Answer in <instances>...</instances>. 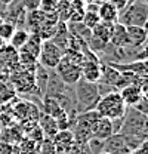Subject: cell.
Masks as SVG:
<instances>
[{"label": "cell", "instance_id": "32", "mask_svg": "<svg viewBox=\"0 0 148 154\" xmlns=\"http://www.w3.org/2000/svg\"><path fill=\"white\" fill-rule=\"evenodd\" d=\"M130 154H141V153H139L138 150H135V151H132V153H130Z\"/></svg>", "mask_w": 148, "mask_h": 154}, {"label": "cell", "instance_id": "14", "mask_svg": "<svg viewBox=\"0 0 148 154\" xmlns=\"http://www.w3.org/2000/svg\"><path fill=\"white\" fill-rule=\"evenodd\" d=\"M98 15L102 22L117 24L119 22V11L111 2H104L98 8Z\"/></svg>", "mask_w": 148, "mask_h": 154}, {"label": "cell", "instance_id": "5", "mask_svg": "<svg viewBox=\"0 0 148 154\" xmlns=\"http://www.w3.org/2000/svg\"><path fill=\"white\" fill-rule=\"evenodd\" d=\"M148 18V3L145 0H132L129 5L119 14V24L129 27L138 25L142 27V24Z\"/></svg>", "mask_w": 148, "mask_h": 154}, {"label": "cell", "instance_id": "36", "mask_svg": "<svg viewBox=\"0 0 148 154\" xmlns=\"http://www.w3.org/2000/svg\"><path fill=\"white\" fill-rule=\"evenodd\" d=\"M0 132H2V129H0Z\"/></svg>", "mask_w": 148, "mask_h": 154}, {"label": "cell", "instance_id": "20", "mask_svg": "<svg viewBox=\"0 0 148 154\" xmlns=\"http://www.w3.org/2000/svg\"><path fill=\"white\" fill-rule=\"evenodd\" d=\"M99 22H101V18H99V15H98V11L86 9V12H85V15H83V19H82V24H83L85 27H88L89 30H92Z\"/></svg>", "mask_w": 148, "mask_h": 154}, {"label": "cell", "instance_id": "4", "mask_svg": "<svg viewBox=\"0 0 148 154\" xmlns=\"http://www.w3.org/2000/svg\"><path fill=\"white\" fill-rule=\"evenodd\" d=\"M126 108L128 107L123 102L120 94L119 92H113V94L101 96V99H99V102H98L95 110L101 117L116 120V119H122L125 116Z\"/></svg>", "mask_w": 148, "mask_h": 154}, {"label": "cell", "instance_id": "9", "mask_svg": "<svg viewBox=\"0 0 148 154\" xmlns=\"http://www.w3.org/2000/svg\"><path fill=\"white\" fill-rule=\"evenodd\" d=\"M110 45L113 48H117V49H128V48H130L128 31H126L125 25H122L119 22L114 24L113 34H111V38H110Z\"/></svg>", "mask_w": 148, "mask_h": 154}, {"label": "cell", "instance_id": "17", "mask_svg": "<svg viewBox=\"0 0 148 154\" xmlns=\"http://www.w3.org/2000/svg\"><path fill=\"white\" fill-rule=\"evenodd\" d=\"M30 34H31V33H30L28 30H25V28H17L15 33H14V36H12L11 40H9V46H12L15 51L22 49L24 45L28 42Z\"/></svg>", "mask_w": 148, "mask_h": 154}, {"label": "cell", "instance_id": "11", "mask_svg": "<svg viewBox=\"0 0 148 154\" xmlns=\"http://www.w3.org/2000/svg\"><path fill=\"white\" fill-rule=\"evenodd\" d=\"M126 31H128V37H129V43L130 48L133 49H139L141 46H144L148 40V33L142 28V27H138V25H129L126 27Z\"/></svg>", "mask_w": 148, "mask_h": 154}, {"label": "cell", "instance_id": "6", "mask_svg": "<svg viewBox=\"0 0 148 154\" xmlns=\"http://www.w3.org/2000/svg\"><path fill=\"white\" fill-rule=\"evenodd\" d=\"M64 52L65 51H62L52 40H43L42 46H40V54H39L37 62L48 70H55L58 62L64 57Z\"/></svg>", "mask_w": 148, "mask_h": 154}, {"label": "cell", "instance_id": "13", "mask_svg": "<svg viewBox=\"0 0 148 154\" xmlns=\"http://www.w3.org/2000/svg\"><path fill=\"white\" fill-rule=\"evenodd\" d=\"M119 94L122 96L123 102L126 104V107H135L136 102L144 96L142 92H141L139 85H130V86H126V88H123L122 91H119Z\"/></svg>", "mask_w": 148, "mask_h": 154}, {"label": "cell", "instance_id": "28", "mask_svg": "<svg viewBox=\"0 0 148 154\" xmlns=\"http://www.w3.org/2000/svg\"><path fill=\"white\" fill-rule=\"evenodd\" d=\"M142 28H144V30H145V31H147V33H148V18L145 19V22L142 24Z\"/></svg>", "mask_w": 148, "mask_h": 154}, {"label": "cell", "instance_id": "21", "mask_svg": "<svg viewBox=\"0 0 148 154\" xmlns=\"http://www.w3.org/2000/svg\"><path fill=\"white\" fill-rule=\"evenodd\" d=\"M15 30H17V25H14V24L5 21V22L2 24V27H0V40H3V42L8 45L11 37L14 36Z\"/></svg>", "mask_w": 148, "mask_h": 154}, {"label": "cell", "instance_id": "12", "mask_svg": "<svg viewBox=\"0 0 148 154\" xmlns=\"http://www.w3.org/2000/svg\"><path fill=\"white\" fill-rule=\"evenodd\" d=\"M37 126L42 129L45 138H48V139H52L59 131L55 119L51 117L49 114H45V113H40V117L37 120Z\"/></svg>", "mask_w": 148, "mask_h": 154}, {"label": "cell", "instance_id": "26", "mask_svg": "<svg viewBox=\"0 0 148 154\" xmlns=\"http://www.w3.org/2000/svg\"><path fill=\"white\" fill-rule=\"evenodd\" d=\"M68 154H92V153H91L88 144H74L71 151Z\"/></svg>", "mask_w": 148, "mask_h": 154}, {"label": "cell", "instance_id": "25", "mask_svg": "<svg viewBox=\"0 0 148 154\" xmlns=\"http://www.w3.org/2000/svg\"><path fill=\"white\" fill-rule=\"evenodd\" d=\"M133 108H136L139 113H142V114L148 119V98L147 96H142V98L136 102V105H135Z\"/></svg>", "mask_w": 148, "mask_h": 154}, {"label": "cell", "instance_id": "35", "mask_svg": "<svg viewBox=\"0 0 148 154\" xmlns=\"http://www.w3.org/2000/svg\"><path fill=\"white\" fill-rule=\"evenodd\" d=\"M145 2H147V3H148V0H145Z\"/></svg>", "mask_w": 148, "mask_h": 154}, {"label": "cell", "instance_id": "27", "mask_svg": "<svg viewBox=\"0 0 148 154\" xmlns=\"http://www.w3.org/2000/svg\"><path fill=\"white\" fill-rule=\"evenodd\" d=\"M12 2H14V0H0V3H2V5H5V6H9Z\"/></svg>", "mask_w": 148, "mask_h": 154}, {"label": "cell", "instance_id": "18", "mask_svg": "<svg viewBox=\"0 0 148 154\" xmlns=\"http://www.w3.org/2000/svg\"><path fill=\"white\" fill-rule=\"evenodd\" d=\"M58 21L59 22H68L71 18V5L70 0H58L56 2V11H55Z\"/></svg>", "mask_w": 148, "mask_h": 154}, {"label": "cell", "instance_id": "1", "mask_svg": "<svg viewBox=\"0 0 148 154\" xmlns=\"http://www.w3.org/2000/svg\"><path fill=\"white\" fill-rule=\"evenodd\" d=\"M145 123H147V117L139 113L136 108L128 107L126 113L123 117V123L122 128L119 131V135L123 136V139L126 141L128 147L132 151L138 150L144 141H147L145 136Z\"/></svg>", "mask_w": 148, "mask_h": 154}, {"label": "cell", "instance_id": "2", "mask_svg": "<svg viewBox=\"0 0 148 154\" xmlns=\"http://www.w3.org/2000/svg\"><path fill=\"white\" fill-rule=\"evenodd\" d=\"M83 54L67 49L64 52V57L55 67L56 76L59 77L65 85L74 86L82 79V62H83Z\"/></svg>", "mask_w": 148, "mask_h": 154}, {"label": "cell", "instance_id": "19", "mask_svg": "<svg viewBox=\"0 0 148 154\" xmlns=\"http://www.w3.org/2000/svg\"><path fill=\"white\" fill-rule=\"evenodd\" d=\"M24 132H27V136H25V138L30 139L31 142H34L37 147H40V144L46 139L43 132H42V129H40L37 125H33V126L27 128V131H24Z\"/></svg>", "mask_w": 148, "mask_h": 154}, {"label": "cell", "instance_id": "33", "mask_svg": "<svg viewBox=\"0 0 148 154\" xmlns=\"http://www.w3.org/2000/svg\"><path fill=\"white\" fill-rule=\"evenodd\" d=\"M101 154H108V153H105V151H104V153H101Z\"/></svg>", "mask_w": 148, "mask_h": 154}, {"label": "cell", "instance_id": "24", "mask_svg": "<svg viewBox=\"0 0 148 154\" xmlns=\"http://www.w3.org/2000/svg\"><path fill=\"white\" fill-rule=\"evenodd\" d=\"M40 2H42V0H21L22 8H24L25 12L39 11V8H40Z\"/></svg>", "mask_w": 148, "mask_h": 154}, {"label": "cell", "instance_id": "30", "mask_svg": "<svg viewBox=\"0 0 148 154\" xmlns=\"http://www.w3.org/2000/svg\"><path fill=\"white\" fill-rule=\"evenodd\" d=\"M5 46H6V43H5L3 40H0V51H2V49H3Z\"/></svg>", "mask_w": 148, "mask_h": 154}, {"label": "cell", "instance_id": "23", "mask_svg": "<svg viewBox=\"0 0 148 154\" xmlns=\"http://www.w3.org/2000/svg\"><path fill=\"white\" fill-rule=\"evenodd\" d=\"M39 154H58L55 150V147H54V142H52V139H45L42 144H40V147H39Z\"/></svg>", "mask_w": 148, "mask_h": 154}, {"label": "cell", "instance_id": "15", "mask_svg": "<svg viewBox=\"0 0 148 154\" xmlns=\"http://www.w3.org/2000/svg\"><path fill=\"white\" fill-rule=\"evenodd\" d=\"M113 27L114 24H110V22H99L95 28H92V36L104 43H110L111 34H113Z\"/></svg>", "mask_w": 148, "mask_h": 154}, {"label": "cell", "instance_id": "10", "mask_svg": "<svg viewBox=\"0 0 148 154\" xmlns=\"http://www.w3.org/2000/svg\"><path fill=\"white\" fill-rule=\"evenodd\" d=\"M92 136L93 138H98V139H108L110 136L114 135V131H113V125H111L110 119H105V117H99L92 126Z\"/></svg>", "mask_w": 148, "mask_h": 154}, {"label": "cell", "instance_id": "3", "mask_svg": "<svg viewBox=\"0 0 148 154\" xmlns=\"http://www.w3.org/2000/svg\"><path fill=\"white\" fill-rule=\"evenodd\" d=\"M74 88V98H76V110L77 113H85V111H92L96 108L101 95L98 91V83H92L88 80L80 79Z\"/></svg>", "mask_w": 148, "mask_h": 154}, {"label": "cell", "instance_id": "34", "mask_svg": "<svg viewBox=\"0 0 148 154\" xmlns=\"http://www.w3.org/2000/svg\"><path fill=\"white\" fill-rule=\"evenodd\" d=\"M52 2H55V3H56V2H58V0H52Z\"/></svg>", "mask_w": 148, "mask_h": 154}, {"label": "cell", "instance_id": "31", "mask_svg": "<svg viewBox=\"0 0 148 154\" xmlns=\"http://www.w3.org/2000/svg\"><path fill=\"white\" fill-rule=\"evenodd\" d=\"M3 22H5V19H3L2 17H0V27H2V24H3Z\"/></svg>", "mask_w": 148, "mask_h": 154}, {"label": "cell", "instance_id": "16", "mask_svg": "<svg viewBox=\"0 0 148 154\" xmlns=\"http://www.w3.org/2000/svg\"><path fill=\"white\" fill-rule=\"evenodd\" d=\"M119 71L111 67L110 64H102L101 65V77L98 80V83H102V85H110V86H114L117 79H119Z\"/></svg>", "mask_w": 148, "mask_h": 154}, {"label": "cell", "instance_id": "37", "mask_svg": "<svg viewBox=\"0 0 148 154\" xmlns=\"http://www.w3.org/2000/svg\"><path fill=\"white\" fill-rule=\"evenodd\" d=\"M147 98H148V96H147Z\"/></svg>", "mask_w": 148, "mask_h": 154}, {"label": "cell", "instance_id": "7", "mask_svg": "<svg viewBox=\"0 0 148 154\" xmlns=\"http://www.w3.org/2000/svg\"><path fill=\"white\" fill-rule=\"evenodd\" d=\"M52 142L58 154H68L76 144L71 131H58V134L52 138Z\"/></svg>", "mask_w": 148, "mask_h": 154}, {"label": "cell", "instance_id": "8", "mask_svg": "<svg viewBox=\"0 0 148 154\" xmlns=\"http://www.w3.org/2000/svg\"><path fill=\"white\" fill-rule=\"evenodd\" d=\"M104 151L108 154H130L132 153V150L128 147V144L123 139V136L119 134L113 135L108 139H105Z\"/></svg>", "mask_w": 148, "mask_h": 154}, {"label": "cell", "instance_id": "22", "mask_svg": "<svg viewBox=\"0 0 148 154\" xmlns=\"http://www.w3.org/2000/svg\"><path fill=\"white\" fill-rule=\"evenodd\" d=\"M104 144H105V141L98 139V138H93V136L88 141V147H89V150H91V153L92 154L104 153Z\"/></svg>", "mask_w": 148, "mask_h": 154}, {"label": "cell", "instance_id": "29", "mask_svg": "<svg viewBox=\"0 0 148 154\" xmlns=\"http://www.w3.org/2000/svg\"><path fill=\"white\" fill-rule=\"evenodd\" d=\"M145 136L148 139V119H147V123H145Z\"/></svg>", "mask_w": 148, "mask_h": 154}]
</instances>
